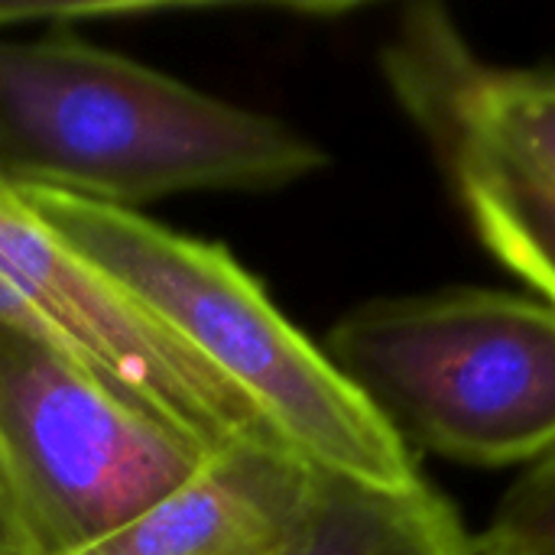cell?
Wrapping results in <instances>:
<instances>
[{
  "label": "cell",
  "mask_w": 555,
  "mask_h": 555,
  "mask_svg": "<svg viewBox=\"0 0 555 555\" xmlns=\"http://www.w3.org/2000/svg\"><path fill=\"white\" fill-rule=\"evenodd\" d=\"M328 166L280 117L88 42L72 23L0 39V176L137 211L182 192H276Z\"/></svg>",
  "instance_id": "cell-1"
},
{
  "label": "cell",
  "mask_w": 555,
  "mask_h": 555,
  "mask_svg": "<svg viewBox=\"0 0 555 555\" xmlns=\"http://www.w3.org/2000/svg\"><path fill=\"white\" fill-rule=\"evenodd\" d=\"M16 189L52 231L241 390L299 459L377 488H410L423 478L413 452L224 244L179 234L140 211Z\"/></svg>",
  "instance_id": "cell-2"
},
{
  "label": "cell",
  "mask_w": 555,
  "mask_h": 555,
  "mask_svg": "<svg viewBox=\"0 0 555 555\" xmlns=\"http://www.w3.org/2000/svg\"><path fill=\"white\" fill-rule=\"evenodd\" d=\"M322 351L413 452L481 468L555 452V312L498 289L371 299Z\"/></svg>",
  "instance_id": "cell-3"
},
{
  "label": "cell",
  "mask_w": 555,
  "mask_h": 555,
  "mask_svg": "<svg viewBox=\"0 0 555 555\" xmlns=\"http://www.w3.org/2000/svg\"><path fill=\"white\" fill-rule=\"evenodd\" d=\"M380 68L478 241L555 312V68L481 59L436 3L403 10Z\"/></svg>",
  "instance_id": "cell-4"
},
{
  "label": "cell",
  "mask_w": 555,
  "mask_h": 555,
  "mask_svg": "<svg viewBox=\"0 0 555 555\" xmlns=\"http://www.w3.org/2000/svg\"><path fill=\"white\" fill-rule=\"evenodd\" d=\"M205 459L72 358L0 322V491L26 553H81Z\"/></svg>",
  "instance_id": "cell-5"
},
{
  "label": "cell",
  "mask_w": 555,
  "mask_h": 555,
  "mask_svg": "<svg viewBox=\"0 0 555 555\" xmlns=\"http://www.w3.org/2000/svg\"><path fill=\"white\" fill-rule=\"evenodd\" d=\"M0 322L52 345L208 455L234 446H286L241 390L52 231L3 176Z\"/></svg>",
  "instance_id": "cell-6"
},
{
  "label": "cell",
  "mask_w": 555,
  "mask_h": 555,
  "mask_svg": "<svg viewBox=\"0 0 555 555\" xmlns=\"http://www.w3.org/2000/svg\"><path fill=\"white\" fill-rule=\"evenodd\" d=\"M319 472L286 446L215 452L169 494L75 555H273L302 524Z\"/></svg>",
  "instance_id": "cell-7"
},
{
  "label": "cell",
  "mask_w": 555,
  "mask_h": 555,
  "mask_svg": "<svg viewBox=\"0 0 555 555\" xmlns=\"http://www.w3.org/2000/svg\"><path fill=\"white\" fill-rule=\"evenodd\" d=\"M273 555H478V543L423 478L410 488H377L319 472L302 524Z\"/></svg>",
  "instance_id": "cell-8"
},
{
  "label": "cell",
  "mask_w": 555,
  "mask_h": 555,
  "mask_svg": "<svg viewBox=\"0 0 555 555\" xmlns=\"http://www.w3.org/2000/svg\"><path fill=\"white\" fill-rule=\"evenodd\" d=\"M481 540L555 553V452L511 485Z\"/></svg>",
  "instance_id": "cell-9"
},
{
  "label": "cell",
  "mask_w": 555,
  "mask_h": 555,
  "mask_svg": "<svg viewBox=\"0 0 555 555\" xmlns=\"http://www.w3.org/2000/svg\"><path fill=\"white\" fill-rule=\"evenodd\" d=\"M0 555H29L23 546V537H20V527H16V517L0 491Z\"/></svg>",
  "instance_id": "cell-10"
},
{
  "label": "cell",
  "mask_w": 555,
  "mask_h": 555,
  "mask_svg": "<svg viewBox=\"0 0 555 555\" xmlns=\"http://www.w3.org/2000/svg\"><path fill=\"white\" fill-rule=\"evenodd\" d=\"M478 555H555L546 550H520V546H504V543H491V540H475Z\"/></svg>",
  "instance_id": "cell-11"
}]
</instances>
